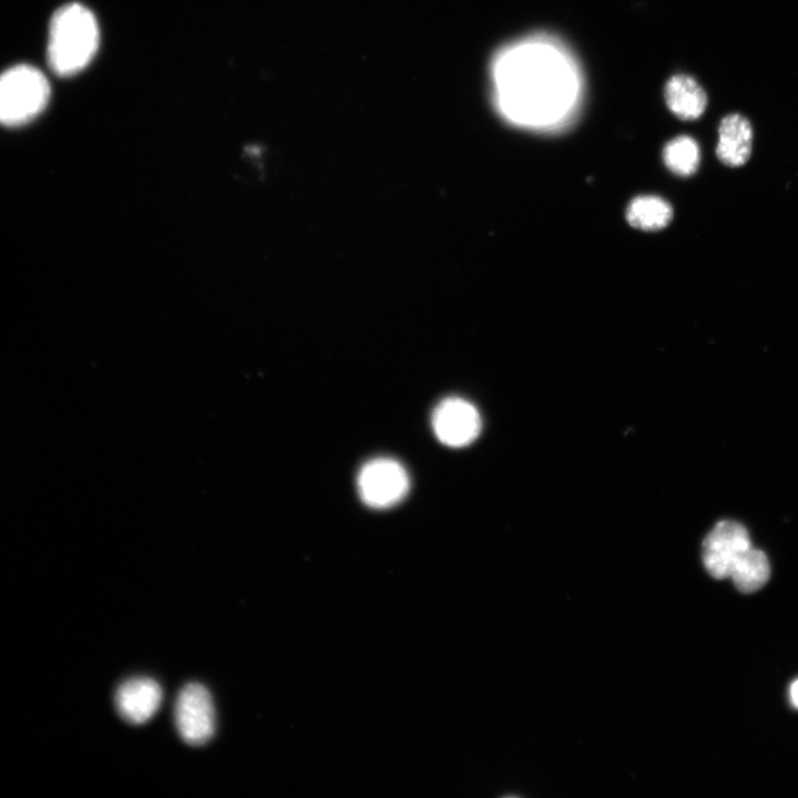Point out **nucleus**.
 Listing matches in <instances>:
<instances>
[{"label": "nucleus", "mask_w": 798, "mask_h": 798, "mask_svg": "<svg viewBox=\"0 0 798 798\" xmlns=\"http://www.w3.org/2000/svg\"><path fill=\"white\" fill-rule=\"evenodd\" d=\"M100 40L94 14L83 4L68 3L59 8L49 24L47 60L59 76L82 71L94 58Z\"/></svg>", "instance_id": "obj_1"}, {"label": "nucleus", "mask_w": 798, "mask_h": 798, "mask_svg": "<svg viewBox=\"0 0 798 798\" xmlns=\"http://www.w3.org/2000/svg\"><path fill=\"white\" fill-rule=\"evenodd\" d=\"M51 90L47 76L35 66L19 64L0 74V123H28L47 106Z\"/></svg>", "instance_id": "obj_2"}, {"label": "nucleus", "mask_w": 798, "mask_h": 798, "mask_svg": "<svg viewBox=\"0 0 798 798\" xmlns=\"http://www.w3.org/2000/svg\"><path fill=\"white\" fill-rule=\"evenodd\" d=\"M361 500L376 509L390 508L400 502L409 490V477L403 466L391 458H376L362 466L357 477Z\"/></svg>", "instance_id": "obj_3"}, {"label": "nucleus", "mask_w": 798, "mask_h": 798, "mask_svg": "<svg viewBox=\"0 0 798 798\" xmlns=\"http://www.w3.org/2000/svg\"><path fill=\"white\" fill-rule=\"evenodd\" d=\"M174 718L177 732L186 744H206L215 730V709L209 690L200 683L186 684L176 697Z\"/></svg>", "instance_id": "obj_4"}, {"label": "nucleus", "mask_w": 798, "mask_h": 798, "mask_svg": "<svg viewBox=\"0 0 798 798\" xmlns=\"http://www.w3.org/2000/svg\"><path fill=\"white\" fill-rule=\"evenodd\" d=\"M751 546L746 528L733 520L718 522L703 542V563L715 579L728 577L739 556Z\"/></svg>", "instance_id": "obj_5"}, {"label": "nucleus", "mask_w": 798, "mask_h": 798, "mask_svg": "<svg viewBox=\"0 0 798 798\" xmlns=\"http://www.w3.org/2000/svg\"><path fill=\"white\" fill-rule=\"evenodd\" d=\"M475 407L466 399L449 397L441 400L432 413V428L439 441L452 448L473 442L481 430Z\"/></svg>", "instance_id": "obj_6"}, {"label": "nucleus", "mask_w": 798, "mask_h": 798, "mask_svg": "<svg viewBox=\"0 0 798 798\" xmlns=\"http://www.w3.org/2000/svg\"><path fill=\"white\" fill-rule=\"evenodd\" d=\"M161 685L153 678L136 676L119 685L114 695L117 714L132 725L147 722L158 709L162 702Z\"/></svg>", "instance_id": "obj_7"}, {"label": "nucleus", "mask_w": 798, "mask_h": 798, "mask_svg": "<svg viewBox=\"0 0 798 798\" xmlns=\"http://www.w3.org/2000/svg\"><path fill=\"white\" fill-rule=\"evenodd\" d=\"M753 150V127L741 114L732 113L724 116L718 127L716 155L730 167L743 166L750 157Z\"/></svg>", "instance_id": "obj_8"}, {"label": "nucleus", "mask_w": 798, "mask_h": 798, "mask_svg": "<svg viewBox=\"0 0 798 798\" xmlns=\"http://www.w3.org/2000/svg\"><path fill=\"white\" fill-rule=\"evenodd\" d=\"M664 98L671 112L684 121L700 117L708 104L704 88L687 74L671 76L664 88Z\"/></svg>", "instance_id": "obj_9"}, {"label": "nucleus", "mask_w": 798, "mask_h": 798, "mask_svg": "<svg viewBox=\"0 0 798 798\" xmlns=\"http://www.w3.org/2000/svg\"><path fill=\"white\" fill-rule=\"evenodd\" d=\"M769 576L770 565L766 554L753 545L739 556L728 575L743 593L758 591Z\"/></svg>", "instance_id": "obj_10"}, {"label": "nucleus", "mask_w": 798, "mask_h": 798, "mask_svg": "<svg viewBox=\"0 0 798 798\" xmlns=\"http://www.w3.org/2000/svg\"><path fill=\"white\" fill-rule=\"evenodd\" d=\"M672 217V206L658 196H637L626 209L628 224L643 231H659L668 225Z\"/></svg>", "instance_id": "obj_11"}, {"label": "nucleus", "mask_w": 798, "mask_h": 798, "mask_svg": "<svg viewBox=\"0 0 798 798\" xmlns=\"http://www.w3.org/2000/svg\"><path fill=\"white\" fill-rule=\"evenodd\" d=\"M663 157L672 172L679 176H689L699 166V146L693 137L679 135L665 145Z\"/></svg>", "instance_id": "obj_12"}, {"label": "nucleus", "mask_w": 798, "mask_h": 798, "mask_svg": "<svg viewBox=\"0 0 798 798\" xmlns=\"http://www.w3.org/2000/svg\"><path fill=\"white\" fill-rule=\"evenodd\" d=\"M789 696H790L791 704L796 708H798V679L791 684L790 690H789Z\"/></svg>", "instance_id": "obj_13"}]
</instances>
